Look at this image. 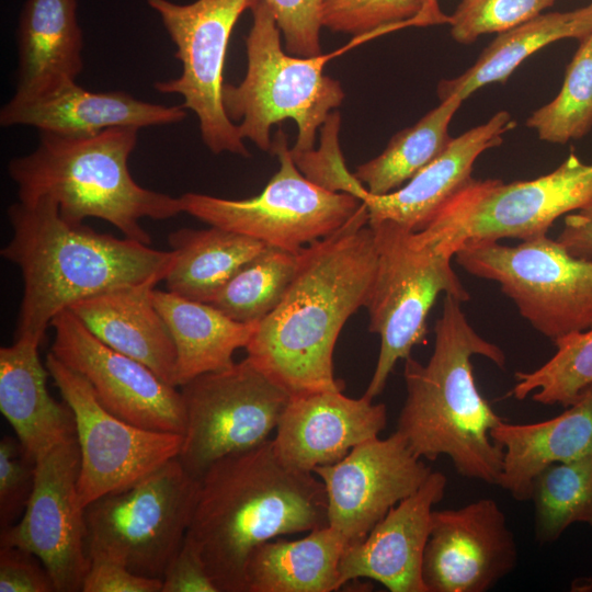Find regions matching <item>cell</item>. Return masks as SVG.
Segmentation results:
<instances>
[{"label":"cell","mask_w":592,"mask_h":592,"mask_svg":"<svg viewBox=\"0 0 592 592\" xmlns=\"http://www.w3.org/2000/svg\"><path fill=\"white\" fill-rule=\"evenodd\" d=\"M386 423L384 403H374L365 395L354 399L342 391H320L289 398L272 441L285 464L312 473L377 437Z\"/></svg>","instance_id":"obj_20"},{"label":"cell","mask_w":592,"mask_h":592,"mask_svg":"<svg viewBox=\"0 0 592 592\" xmlns=\"http://www.w3.org/2000/svg\"><path fill=\"white\" fill-rule=\"evenodd\" d=\"M173 254L164 282L169 292L210 304L225 284L266 244L216 226L182 228L168 237Z\"/></svg>","instance_id":"obj_30"},{"label":"cell","mask_w":592,"mask_h":592,"mask_svg":"<svg viewBox=\"0 0 592 592\" xmlns=\"http://www.w3.org/2000/svg\"><path fill=\"white\" fill-rule=\"evenodd\" d=\"M530 500L540 544L557 540L577 522L592 527V453L544 468L533 480Z\"/></svg>","instance_id":"obj_32"},{"label":"cell","mask_w":592,"mask_h":592,"mask_svg":"<svg viewBox=\"0 0 592 592\" xmlns=\"http://www.w3.org/2000/svg\"><path fill=\"white\" fill-rule=\"evenodd\" d=\"M340 113L332 112L320 128V147L293 157L299 170L312 182L333 192L350 193L357 198L365 186L350 173L339 146Z\"/></svg>","instance_id":"obj_38"},{"label":"cell","mask_w":592,"mask_h":592,"mask_svg":"<svg viewBox=\"0 0 592 592\" xmlns=\"http://www.w3.org/2000/svg\"><path fill=\"white\" fill-rule=\"evenodd\" d=\"M156 284L104 292L73 304L71 310L103 343L177 384V351L163 318L153 305Z\"/></svg>","instance_id":"obj_23"},{"label":"cell","mask_w":592,"mask_h":592,"mask_svg":"<svg viewBox=\"0 0 592 592\" xmlns=\"http://www.w3.org/2000/svg\"><path fill=\"white\" fill-rule=\"evenodd\" d=\"M260 0H195L179 4L169 0H147L161 19L175 45L182 65L178 78L157 81L163 94H179L182 106L197 117L201 137L213 153H250L237 124L223 105L224 68L230 35L240 15Z\"/></svg>","instance_id":"obj_13"},{"label":"cell","mask_w":592,"mask_h":592,"mask_svg":"<svg viewBox=\"0 0 592 592\" xmlns=\"http://www.w3.org/2000/svg\"><path fill=\"white\" fill-rule=\"evenodd\" d=\"M12 237L1 255L22 274L15 339L42 343L53 319L73 304L116 288L163 281L172 251L66 220L43 197L8 208Z\"/></svg>","instance_id":"obj_3"},{"label":"cell","mask_w":592,"mask_h":592,"mask_svg":"<svg viewBox=\"0 0 592 592\" xmlns=\"http://www.w3.org/2000/svg\"><path fill=\"white\" fill-rule=\"evenodd\" d=\"M181 387L185 431L178 459L197 479L218 459L269 441L291 398L248 357Z\"/></svg>","instance_id":"obj_12"},{"label":"cell","mask_w":592,"mask_h":592,"mask_svg":"<svg viewBox=\"0 0 592 592\" xmlns=\"http://www.w3.org/2000/svg\"><path fill=\"white\" fill-rule=\"evenodd\" d=\"M465 271L498 283L521 316L554 343L592 326V259L546 235L516 246L482 241L454 255Z\"/></svg>","instance_id":"obj_10"},{"label":"cell","mask_w":592,"mask_h":592,"mask_svg":"<svg viewBox=\"0 0 592 592\" xmlns=\"http://www.w3.org/2000/svg\"><path fill=\"white\" fill-rule=\"evenodd\" d=\"M449 23L437 0H323L321 24L354 36Z\"/></svg>","instance_id":"obj_36"},{"label":"cell","mask_w":592,"mask_h":592,"mask_svg":"<svg viewBox=\"0 0 592 592\" xmlns=\"http://www.w3.org/2000/svg\"><path fill=\"white\" fill-rule=\"evenodd\" d=\"M344 537L328 525L300 539L259 545L247 566V592H331L340 589Z\"/></svg>","instance_id":"obj_28"},{"label":"cell","mask_w":592,"mask_h":592,"mask_svg":"<svg viewBox=\"0 0 592 592\" xmlns=\"http://www.w3.org/2000/svg\"><path fill=\"white\" fill-rule=\"evenodd\" d=\"M80 452L67 439L35 458L32 494L21 519L0 531V545L34 554L57 592H78L90 567L84 510L78 500Z\"/></svg>","instance_id":"obj_15"},{"label":"cell","mask_w":592,"mask_h":592,"mask_svg":"<svg viewBox=\"0 0 592 592\" xmlns=\"http://www.w3.org/2000/svg\"><path fill=\"white\" fill-rule=\"evenodd\" d=\"M556 240L572 255L592 259V201L566 215L563 228Z\"/></svg>","instance_id":"obj_44"},{"label":"cell","mask_w":592,"mask_h":592,"mask_svg":"<svg viewBox=\"0 0 592 592\" xmlns=\"http://www.w3.org/2000/svg\"><path fill=\"white\" fill-rule=\"evenodd\" d=\"M45 366L73 413L80 452L77 491L83 510L178 457L182 434L143 429L115 415L99 401L87 379L50 351Z\"/></svg>","instance_id":"obj_14"},{"label":"cell","mask_w":592,"mask_h":592,"mask_svg":"<svg viewBox=\"0 0 592 592\" xmlns=\"http://www.w3.org/2000/svg\"><path fill=\"white\" fill-rule=\"evenodd\" d=\"M440 101L414 125L395 134L380 155L356 168L353 175L368 193L397 190L446 150L453 139L449 123L464 101L458 95Z\"/></svg>","instance_id":"obj_31"},{"label":"cell","mask_w":592,"mask_h":592,"mask_svg":"<svg viewBox=\"0 0 592 592\" xmlns=\"http://www.w3.org/2000/svg\"><path fill=\"white\" fill-rule=\"evenodd\" d=\"M35 459L18 437L3 436L0 441V530L14 524L23 514L32 494Z\"/></svg>","instance_id":"obj_39"},{"label":"cell","mask_w":592,"mask_h":592,"mask_svg":"<svg viewBox=\"0 0 592 592\" xmlns=\"http://www.w3.org/2000/svg\"><path fill=\"white\" fill-rule=\"evenodd\" d=\"M50 327V352L87 379L109 411L143 429L184 434L183 398L174 386L103 343L69 309L56 316Z\"/></svg>","instance_id":"obj_16"},{"label":"cell","mask_w":592,"mask_h":592,"mask_svg":"<svg viewBox=\"0 0 592 592\" xmlns=\"http://www.w3.org/2000/svg\"><path fill=\"white\" fill-rule=\"evenodd\" d=\"M272 11L288 54L321 55L320 31L323 0H263Z\"/></svg>","instance_id":"obj_40"},{"label":"cell","mask_w":592,"mask_h":592,"mask_svg":"<svg viewBox=\"0 0 592 592\" xmlns=\"http://www.w3.org/2000/svg\"><path fill=\"white\" fill-rule=\"evenodd\" d=\"M460 304L445 295L428 363L405 360L407 397L397 431L419 458L445 455L460 476L497 485L503 449L490 433L502 418L479 392L471 357L481 355L504 367L505 355L475 331Z\"/></svg>","instance_id":"obj_4"},{"label":"cell","mask_w":592,"mask_h":592,"mask_svg":"<svg viewBox=\"0 0 592 592\" xmlns=\"http://www.w3.org/2000/svg\"><path fill=\"white\" fill-rule=\"evenodd\" d=\"M54 581L32 553L0 545V592H54Z\"/></svg>","instance_id":"obj_41"},{"label":"cell","mask_w":592,"mask_h":592,"mask_svg":"<svg viewBox=\"0 0 592 592\" xmlns=\"http://www.w3.org/2000/svg\"><path fill=\"white\" fill-rule=\"evenodd\" d=\"M561 414L535 423L503 420L491 431L503 449L498 486L517 501H528L534 478L547 466L592 453V386Z\"/></svg>","instance_id":"obj_24"},{"label":"cell","mask_w":592,"mask_h":592,"mask_svg":"<svg viewBox=\"0 0 592 592\" xmlns=\"http://www.w3.org/2000/svg\"><path fill=\"white\" fill-rule=\"evenodd\" d=\"M526 126L535 129L539 139L560 145L589 133L592 127V33L580 41L557 96L534 111Z\"/></svg>","instance_id":"obj_35"},{"label":"cell","mask_w":592,"mask_h":592,"mask_svg":"<svg viewBox=\"0 0 592 592\" xmlns=\"http://www.w3.org/2000/svg\"><path fill=\"white\" fill-rule=\"evenodd\" d=\"M514 126L510 113L500 111L486 123L453 138L446 150L405 186L383 195H373L365 189L360 200L368 209L369 221L387 220L412 232L422 230L474 179L477 158L500 146L503 134Z\"/></svg>","instance_id":"obj_22"},{"label":"cell","mask_w":592,"mask_h":592,"mask_svg":"<svg viewBox=\"0 0 592 592\" xmlns=\"http://www.w3.org/2000/svg\"><path fill=\"white\" fill-rule=\"evenodd\" d=\"M556 353L532 372L515 373L512 395L542 405L569 407L592 386V326L568 334L554 343Z\"/></svg>","instance_id":"obj_34"},{"label":"cell","mask_w":592,"mask_h":592,"mask_svg":"<svg viewBox=\"0 0 592 592\" xmlns=\"http://www.w3.org/2000/svg\"><path fill=\"white\" fill-rule=\"evenodd\" d=\"M591 33L592 3L567 12L540 13L499 33L465 72L439 82L437 95L440 100L458 95L465 101L487 84L504 83L526 58L543 47L563 38L581 41Z\"/></svg>","instance_id":"obj_29"},{"label":"cell","mask_w":592,"mask_h":592,"mask_svg":"<svg viewBox=\"0 0 592 592\" xmlns=\"http://www.w3.org/2000/svg\"><path fill=\"white\" fill-rule=\"evenodd\" d=\"M506 517L490 498L433 511L422 578L428 592H486L517 563Z\"/></svg>","instance_id":"obj_18"},{"label":"cell","mask_w":592,"mask_h":592,"mask_svg":"<svg viewBox=\"0 0 592 592\" xmlns=\"http://www.w3.org/2000/svg\"><path fill=\"white\" fill-rule=\"evenodd\" d=\"M362 202L340 229L298 253L295 275L276 308L244 348L247 357L291 397L342 391L333 351L348 319L364 307L377 249Z\"/></svg>","instance_id":"obj_1"},{"label":"cell","mask_w":592,"mask_h":592,"mask_svg":"<svg viewBox=\"0 0 592 592\" xmlns=\"http://www.w3.org/2000/svg\"><path fill=\"white\" fill-rule=\"evenodd\" d=\"M41 343L15 339L0 349V410L26 453L34 459L56 444L76 436L69 406L48 392Z\"/></svg>","instance_id":"obj_26"},{"label":"cell","mask_w":592,"mask_h":592,"mask_svg":"<svg viewBox=\"0 0 592 592\" xmlns=\"http://www.w3.org/2000/svg\"><path fill=\"white\" fill-rule=\"evenodd\" d=\"M312 474L285 464L269 440L218 459L201 477L186 535L218 592H247L259 545L329 525L326 488Z\"/></svg>","instance_id":"obj_2"},{"label":"cell","mask_w":592,"mask_h":592,"mask_svg":"<svg viewBox=\"0 0 592 592\" xmlns=\"http://www.w3.org/2000/svg\"><path fill=\"white\" fill-rule=\"evenodd\" d=\"M592 201V163L571 152L554 171L526 181L473 179L412 240L454 257L464 246L546 235L561 216Z\"/></svg>","instance_id":"obj_7"},{"label":"cell","mask_w":592,"mask_h":592,"mask_svg":"<svg viewBox=\"0 0 592 592\" xmlns=\"http://www.w3.org/2000/svg\"><path fill=\"white\" fill-rule=\"evenodd\" d=\"M271 152L280 168L259 195L228 200L187 192L179 196L182 213L208 226L298 253L340 229L357 212L360 198L330 191L304 175L282 129L272 139Z\"/></svg>","instance_id":"obj_11"},{"label":"cell","mask_w":592,"mask_h":592,"mask_svg":"<svg viewBox=\"0 0 592 592\" xmlns=\"http://www.w3.org/2000/svg\"><path fill=\"white\" fill-rule=\"evenodd\" d=\"M447 479L432 471L411 496L392 506L358 544L345 547L340 588L351 580L371 579L390 592H428L422 578L423 556L433 506L445 494Z\"/></svg>","instance_id":"obj_19"},{"label":"cell","mask_w":592,"mask_h":592,"mask_svg":"<svg viewBox=\"0 0 592 592\" xmlns=\"http://www.w3.org/2000/svg\"><path fill=\"white\" fill-rule=\"evenodd\" d=\"M182 105H161L125 91H90L76 80L27 100L10 99L0 111V125L31 126L62 137H91L109 128H145L183 121Z\"/></svg>","instance_id":"obj_21"},{"label":"cell","mask_w":592,"mask_h":592,"mask_svg":"<svg viewBox=\"0 0 592 592\" xmlns=\"http://www.w3.org/2000/svg\"><path fill=\"white\" fill-rule=\"evenodd\" d=\"M325 485L328 521L346 540H364L372 528L401 500L414 493L432 473L396 431L374 437L341 460L314 468Z\"/></svg>","instance_id":"obj_17"},{"label":"cell","mask_w":592,"mask_h":592,"mask_svg":"<svg viewBox=\"0 0 592 592\" xmlns=\"http://www.w3.org/2000/svg\"><path fill=\"white\" fill-rule=\"evenodd\" d=\"M200 490L178 457L137 483L99 498L84 509L91 559L119 562L162 580L187 534Z\"/></svg>","instance_id":"obj_9"},{"label":"cell","mask_w":592,"mask_h":592,"mask_svg":"<svg viewBox=\"0 0 592 592\" xmlns=\"http://www.w3.org/2000/svg\"><path fill=\"white\" fill-rule=\"evenodd\" d=\"M79 0H26L19 18V69L11 99L35 98L83 69Z\"/></svg>","instance_id":"obj_25"},{"label":"cell","mask_w":592,"mask_h":592,"mask_svg":"<svg viewBox=\"0 0 592 592\" xmlns=\"http://www.w3.org/2000/svg\"><path fill=\"white\" fill-rule=\"evenodd\" d=\"M162 592H218L200 547L187 535L163 574Z\"/></svg>","instance_id":"obj_42"},{"label":"cell","mask_w":592,"mask_h":592,"mask_svg":"<svg viewBox=\"0 0 592 592\" xmlns=\"http://www.w3.org/2000/svg\"><path fill=\"white\" fill-rule=\"evenodd\" d=\"M138 130L114 127L81 138L39 133L37 147L8 166L19 201L50 198L69 223L103 219L124 237L149 244L140 220L172 218L182 209L179 197L146 189L132 177L128 159Z\"/></svg>","instance_id":"obj_5"},{"label":"cell","mask_w":592,"mask_h":592,"mask_svg":"<svg viewBox=\"0 0 592 592\" xmlns=\"http://www.w3.org/2000/svg\"><path fill=\"white\" fill-rule=\"evenodd\" d=\"M82 592H162V580L137 574L107 559H91Z\"/></svg>","instance_id":"obj_43"},{"label":"cell","mask_w":592,"mask_h":592,"mask_svg":"<svg viewBox=\"0 0 592 592\" xmlns=\"http://www.w3.org/2000/svg\"><path fill=\"white\" fill-rule=\"evenodd\" d=\"M298 253L266 246L239 267L210 304L236 321L259 323L286 293Z\"/></svg>","instance_id":"obj_33"},{"label":"cell","mask_w":592,"mask_h":592,"mask_svg":"<svg viewBox=\"0 0 592 592\" xmlns=\"http://www.w3.org/2000/svg\"><path fill=\"white\" fill-rule=\"evenodd\" d=\"M151 297L174 342L178 386L232 366L234 353L247 346L258 326L236 321L212 304L169 291L153 288Z\"/></svg>","instance_id":"obj_27"},{"label":"cell","mask_w":592,"mask_h":592,"mask_svg":"<svg viewBox=\"0 0 592 592\" xmlns=\"http://www.w3.org/2000/svg\"><path fill=\"white\" fill-rule=\"evenodd\" d=\"M556 0H462L449 15L454 41L470 44L480 35L502 33L550 8Z\"/></svg>","instance_id":"obj_37"},{"label":"cell","mask_w":592,"mask_h":592,"mask_svg":"<svg viewBox=\"0 0 592 592\" xmlns=\"http://www.w3.org/2000/svg\"><path fill=\"white\" fill-rule=\"evenodd\" d=\"M377 263L365 303L368 329L379 335L375 371L365 390L374 399L399 360L425 341L426 319L440 294L464 303L470 295L452 266L451 255L413 242L412 231L387 220L368 221Z\"/></svg>","instance_id":"obj_8"},{"label":"cell","mask_w":592,"mask_h":592,"mask_svg":"<svg viewBox=\"0 0 592 592\" xmlns=\"http://www.w3.org/2000/svg\"><path fill=\"white\" fill-rule=\"evenodd\" d=\"M252 11L246 37L247 72L238 84L225 82L223 105L240 136L271 151V127L293 119L298 134L293 157L315 149L317 130L344 99L341 83L323 73L337 54L300 57L284 50L274 15L263 0Z\"/></svg>","instance_id":"obj_6"}]
</instances>
